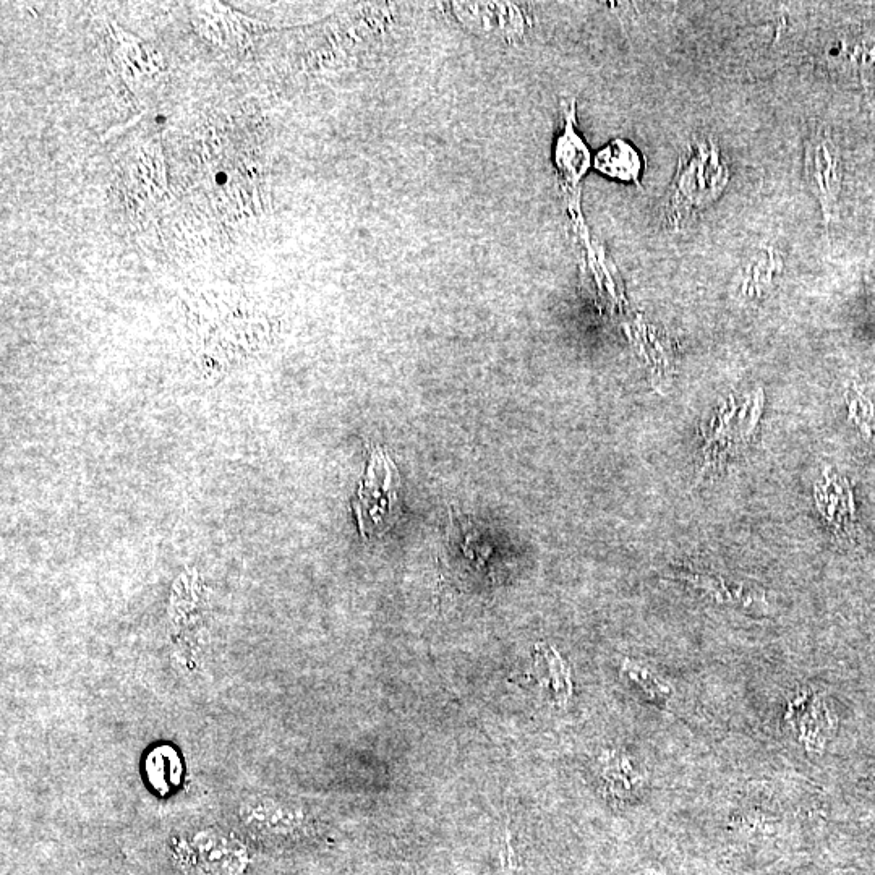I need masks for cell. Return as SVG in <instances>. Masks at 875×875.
<instances>
[{"instance_id": "obj_1", "label": "cell", "mask_w": 875, "mask_h": 875, "mask_svg": "<svg viewBox=\"0 0 875 875\" xmlns=\"http://www.w3.org/2000/svg\"><path fill=\"white\" fill-rule=\"evenodd\" d=\"M728 180L730 171L717 141L712 137L689 141L666 197V219L673 227L681 226L722 197Z\"/></svg>"}, {"instance_id": "obj_5", "label": "cell", "mask_w": 875, "mask_h": 875, "mask_svg": "<svg viewBox=\"0 0 875 875\" xmlns=\"http://www.w3.org/2000/svg\"><path fill=\"white\" fill-rule=\"evenodd\" d=\"M240 819L252 832L282 835L297 825L295 812L269 798H250L240 809Z\"/></svg>"}, {"instance_id": "obj_3", "label": "cell", "mask_w": 875, "mask_h": 875, "mask_svg": "<svg viewBox=\"0 0 875 875\" xmlns=\"http://www.w3.org/2000/svg\"><path fill=\"white\" fill-rule=\"evenodd\" d=\"M804 161L807 180L814 188L820 208L824 211L825 222L829 226L840 190V167L837 151L827 133L817 132L812 135L806 146Z\"/></svg>"}, {"instance_id": "obj_8", "label": "cell", "mask_w": 875, "mask_h": 875, "mask_svg": "<svg viewBox=\"0 0 875 875\" xmlns=\"http://www.w3.org/2000/svg\"><path fill=\"white\" fill-rule=\"evenodd\" d=\"M756 255L754 261L747 266L744 279V292L749 295H762L764 287L772 286L775 273L782 271V260L775 248H759Z\"/></svg>"}, {"instance_id": "obj_10", "label": "cell", "mask_w": 875, "mask_h": 875, "mask_svg": "<svg viewBox=\"0 0 875 875\" xmlns=\"http://www.w3.org/2000/svg\"><path fill=\"white\" fill-rule=\"evenodd\" d=\"M762 401H764V391H762V389H757V397L756 402H754V409H752L751 422H749V428H747L746 432L747 440H751L752 432H754V428L757 427V422H759L760 414H762Z\"/></svg>"}, {"instance_id": "obj_6", "label": "cell", "mask_w": 875, "mask_h": 875, "mask_svg": "<svg viewBox=\"0 0 875 875\" xmlns=\"http://www.w3.org/2000/svg\"><path fill=\"white\" fill-rule=\"evenodd\" d=\"M595 169L615 179L624 182H639L642 172L641 154L636 148L623 140L616 138L610 141L595 158Z\"/></svg>"}, {"instance_id": "obj_9", "label": "cell", "mask_w": 875, "mask_h": 875, "mask_svg": "<svg viewBox=\"0 0 875 875\" xmlns=\"http://www.w3.org/2000/svg\"><path fill=\"white\" fill-rule=\"evenodd\" d=\"M854 396L848 393L850 419L854 420L864 441L875 449V407L869 397L864 396L858 386H853Z\"/></svg>"}, {"instance_id": "obj_11", "label": "cell", "mask_w": 875, "mask_h": 875, "mask_svg": "<svg viewBox=\"0 0 875 875\" xmlns=\"http://www.w3.org/2000/svg\"><path fill=\"white\" fill-rule=\"evenodd\" d=\"M226 180V174H218V177H216V182H218L219 185L226 184Z\"/></svg>"}, {"instance_id": "obj_4", "label": "cell", "mask_w": 875, "mask_h": 875, "mask_svg": "<svg viewBox=\"0 0 875 875\" xmlns=\"http://www.w3.org/2000/svg\"><path fill=\"white\" fill-rule=\"evenodd\" d=\"M192 850L198 866L206 875H240L247 867L245 846L221 830L197 833L192 840Z\"/></svg>"}, {"instance_id": "obj_2", "label": "cell", "mask_w": 875, "mask_h": 875, "mask_svg": "<svg viewBox=\"0 0 875 875\" xmlns=\"http://www.w3.org/2000/svg\"><path fill=\"white\" fill-rule=\"evenodd\" d=\"M401 479L388 453L375 449L360 483L355 511L363 534H383L396 521Z\"/></svg>"}, {"instance_id": "obj_7", "label": "cell", "mask_w": 875, "mask_h": 875, "mask_svg": "<svg viewBox=\"0 0 875 875\" xmlns=\"http://www.w3.org/2000/svg\"><path fill=\"white\" fill-rule=\"evenodd\" d=\"M556 161L558 167L563 172L564 177L568 180L581 179L585 169L589 167V153L582 143L581 138L577 137L576 132L572 129V122H568L563 137L558 141V151H556Z\"/></svg>"}]
</instances>
